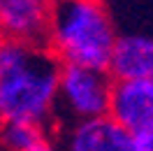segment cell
Instances as JSON below:
<instances>
[{"label":"cell","mask_w":153,"mask_h":151,"mask_svg":"<svg viewBox=\"0 0 153 151\" xmlns=\"http://www.w3.org/2000/svg\"><path fill=\"white\" fill-rule=\"evenodd\" d=\"M60 63L47 47L0 40V123L53 128Z\"/></svg>","instance_id":"6da1fadb"},{"label":"cell","mask_w":153,"mask_h":151,"mask_svg":"<svg viewBox=\"0 0 153 151\" xmlns=\"http://www.w3.org/2000/svg\"><path fill=\"white\" fill-rule=\"evenodd\" d=\"M116 40L118 30L102 2L67 0L53 5L44 47L60 65L107 70Z\"/></svg>","instance_id":"7a4b0ae2"},{"label":"cell","mask_w":153,"mask_h":151,"mask_svg":"<svg viewBox=\"0 0 153 151\" xmlns=\"http://www.w3.org/2000/svg\"><path fill=\"white\" fill-rule=\"evenodd\" d=\"M114 79L107 70L79 65H60L56 93V123L93 121L109 116V100H111Z\"/></svg>","instance_id":"3957f363"},{"label":"cell","mask_w":153,"mask_h":151,"mask_svg":"<svg viewBox=\"0 0 153 151\" xmlns=\"http://www.w3.org/2000/svg\"><path fill=\"white\" fill-rule=\"evenodd\" d=\"M53 5L44 0H0V40L44 47Z\"/></svg>","instance_id":"277c9868"},{"label":"cell","mask_w":153,"mask_h":151,"mask_svg":"<svg viewBox=\"0 0 153 151\" xmlns=\"http://www.w3.org/2000/svg\"><path fill=\"white\" fill-rule=\"evenodd\" d=\"M58 140L63 151H132V132L109 116L63 126Z\"/></svg>","instance_id":"5b68a950"},{"label":"cell","mask_w":153,"mask_h":151,"mask_svg":"<svg viewBox=\"0 0 153 151\" xmlns=\"http://www.w3.org/2000/svg\"><path fill=\"white\" fill-rule=\"evenodd\" d=\"M109 119L134 132L153 121V79L114 81L109 100Z\"/></svg>","instance_id":"8992f818"},{"label":"cell","mask_w":153,"mask_h":151,"mask_svg":"<svg viewBox=\"0 0 153 151\" xmlns=\"http://www.w3.org/2000/svg\"><path fill=\"white\" fill-rule=\"evenodd\" d=\"M107 72L114 81L153 79V37L142 33L118 35Z\"/></svg>","instance_id":"52a82bcc"},{"label":"cell","mask_w":153,"mask_h":151,"mask_svg":"<svg viewBox=\"0 0 153 151\" xmlns=\"http://www.w3.org/2000/svg\"><path fill=\"white\" fill-rule=\"evenodd\" d=\"M51 130L53 128H49V126L28 123V121L0 123V144L7 151H28L42 137H47Z\"/></svg>","instance_id":"ba28073f"},{"label":"cell","mask_w":153,"mask_h":151,"mask_svg":"<svg viewBox=\"0 0 153 151\" xmlns=\"http://www.w3.org/2000/svg\"><path fill=\"white\" fill-rule=\"evenodd\" d=\"M132 151H153V121L132 132Z\"/></svg>","instance_id":"9c48e42d"},{"label":"cell","mask_w":153,"mask_h":151,"mask_svg":"<svg viewBox=\"0 0 153 151\" xmlns=\"http://www.w3.org/2000/svg\"><path fill=\"white\" fill-rule=\"evenodd\" d=\"M28 151H63V144L58 140V135L51 130L47 137H42V140H39L35 147H30Z\"/></svg>","instance_id":"30bf717a"}]
</instances>
